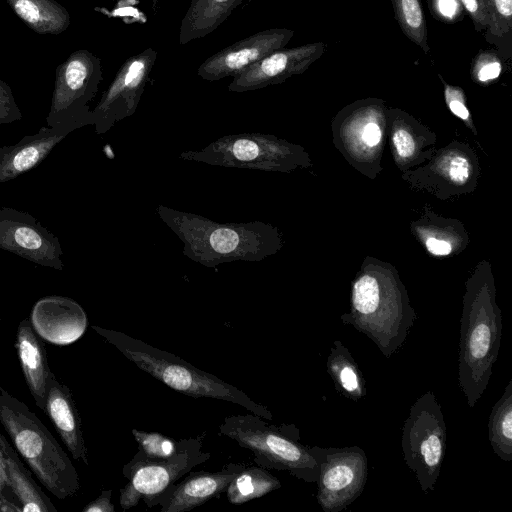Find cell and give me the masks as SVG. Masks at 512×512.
<instances>
[{
    "instance_id": "cell-9",
    "label": "cell",
    "mask_w": 512,
    "mask_h": 512,
    "mask_svg": "<svg viewBox=\"0 0 512 512\" xmlns=\"http://www.w3.org/2000/svg\"><path fill=\"white\" fill-rule=\"evenodd\" d=\"M386 110L382 100H359L343 108L332 121L336 148L351 166L371 179L383 170Z\"/></svg>"
},
{
    "instance_id": "cell-42",
    "label": "cell",
    "mask_w": 512,
    "mask_h": 512,
    "mask_svg": "<svg viewBox=\"0 0 512 512\" xmlns=\"http://www.w3.org/2000/svg\"><path fill=\"white\" fill-rule=\"evenodd\" d=\"M1 323H2V319H1V317H0V328H1Z\"/></svg>"
},
{
    "instance_id": "cell-16",
    "label": "cell",
    "mask_w": 512,
    "mask_h": 512,
    "mask_svg": "<svg viewBox=\"0 0 512 512\" xmlns=\"http://www.w3.org/2000/svg\"><path fill=\"white\" fill-rule=\"evenodd\" d=\"M293 35L294 31L285 28L259 31L210 56L200 65L197 75L207 81L234 77L266 55L284 48Z\"/></svg>"
},
{
    "instance_id": "cell-37",
    "label": "cell",
    "mask_w": 512,
    "mask_h": 512,
    "mask_svg": "<svg viewBox=\"0 0 512 512\" xmlns=\"http://www.w3.org/2000/svg\"><path fill=\"white\" fill-rule=\"evenodd\" d=\"M430 10L441 21L455 22L464 12L460 0H430Z\"/></svg>"
},
{
    "instance_id": "cell-4",
    "label": "cell",
    "mask_w": 512,
    "mask_h": 512,
    "mask_svg": "<svg viewBox=\"0 0 512 512\" xmlns=\"http://www.w3.org/2000/svg\"><path fill=\"white\" fill-rule=\"evenodd\" d=\"M92 329L139 369L173 390L194 398L204 397L231 402L264 419H273L267 406L256 403L237 387L170 352L120 331L96 325H93Z\"/></svg>"
},
{
    "instance_id": "cell-18",
    "label": "cell",
    "mask_w": 512,
    "mask_h": 512,
    "mask_svg": "<svg viewBox=\"0 0 512 512\" xmlns=\"http://www.w3.org/2000/svg\"><path fill=\"white\" fill-rule=\"evenodd\" d=\"M244 468L242 463H229L215 472L190 471L186 478L178 480L159 496L154 506L159 505L161 512L190 511L212 498H218Z\"/></svg>"
},
{
    "instance_id": "cell-30",
    "label": "cell",
    "mask_w": 512,
    "mask_h": 512,
    "mask_svg": "<svg viewBox=\"0 0 512 512\" xmlns=\"http://www.w3.org/2000/svg\"><path fill=\"white\" fill-rule=\"evenodd\" d=\"M281 483L263 467H245L227 487V499L231 504L240 505L255 498H260L271 491L279 489Z\"/></svg>"
},
{
    "instance_id": "cell-5",
    "label": "cell",
    "mask_w": 512,
    "mask_h": 512,
    "mask_svg": "<svg viewBox=\"0 0 512 512\" xmlns=\"http://www.w3.org/2000/svg\"><path fill=\"white\" fill-rule=\"evenodd\" d=\"M0 423L41 484L64 500L80 489V478L58 441L18 398L0 386Z\"/></svg>"
},
{
    "instance_id": "cell-15",
    "label": "cell",
    "mask_w": 512,
    "mask_h": 512,
    "mask_svg": "<svg viewBox=\"0 0 512 512\" xmlns=\"http://www.w3.org/2000/svg\"><path fill=\"white\" fill-rule=\"evenodd\" d=\"M0 248L43 267L64 269L58 237L25 211L0 207Z\"/></svg>"
},
{
    "instance_id": "cell-39",
    "label": "cell",
    "mask_w": 512,
    "mask_h": 512,
    "mask_svg": "<svg viewBox=\"0 0 512 512\" xmlns=\"http://www.w3.org/2000/svg\"><path fill=\"white\" fill-rule=\"evenodd\" d=\"M112 490H103L101 494L93 501L88 503L83 512H114L115 507L111 503Z\"/></svg>"
},
{
    "instance_id": "cell-22",
    "label": "cell",
    "mask_w": 512,
    "mask_h": 512,
    "mask_svg": "<svg viewBox=\"0 0 512 512\" xmlns=\"http://www.w3.org/2000/svg\"><path fill=\"white\" fill-rule=\"evenodd\" d=\"M45 414L49 416L73 459L88 465L80 414L71 390L58 381L55 374L50 379Z\"/></svg>"
},
{
    "instance_id": "cell-36",
    "label": "cell",
    "mask_w": 512,
    "mask_h": 512,
    "mask_svg": "<svg viewBox=\"0 0 512 512\" xmlns=\"http://www.w3.org/2000/svg\"><path fill=\"white\" fill-rule=\"evenodd\" d=\"M22 119L10 88L0 81V124H10Z\"/></svg>"
},
{
    "instance_id": "cell-3",
    "label": "cell",
    "mask_w": 512,
    "mask_h": 512,
    "mask_svg": "<svg viewBox=\"0 0 512 512\" xmlns=\"http://www.w3.org/2000/svg\"><path fill=\"white\" fill-rule=\"evenodd\" d=\"M502 328L491 266L482 261L465 283L460 319L458 383L470 408L488 387Z\"/></svg>"
},
{
    "instance_id": "cell-40",
    "label": "cell",
    "mask_w": 512,
    "mask_h": 512,
    "mask_svg": "<svg viewBox=\"0 0 512 512\" xmlns=\"http://www.w3.org/2000/svg\"><path fill=\"white\" fill-rule=\"evenodd\" d=\"M0 498L10 500V501L20 505L19 500L15 496L14 492L12 491V489L8 483L4 468L2 466L1 459H0Z\"/></svg>"
},
{
    "instance_id": "cell-1",
    "label": "cell",
    "mask_w": 512,
    "mask_h": 512,
    "mask_svg": "<svg viewBox=\"0 0 512 512\" xmlns=\"http://www.w3.org/2000/svg\"><path fill=\"white\" fill-rule=\"evenodd\" d=\"M340 319L389 359L403 346L417 313L395 267L367 257L351 282L350 309Z\"/></svg>"
},
{
    "instance_id": "cell-32",
    "label": "cell",
    "mask_w": 512,
    "mask_h": 512,
    "mask_svg": "<svg viewBox=\"0 0 512 512\" xmlns=\"http://www.w3.org/2000/svg\"><path fill=\"white\" fill-rule=\"evenodd\" d=\"M132 434L139 445V451L154 459H166L173 456L179 451L183 443V439L176 441L159 432L132 429Z\"/></svg>"
},
{
    "instance_id": "cell-14",
    "label": "cell",
    "mask_w": 512,
    "mask_h": 512,
    "mask_svg": "<svg viewBox=\"0 0 512 512\" xmlns=\"http://www.w3.org/2000/svg\"><path fill=\"white\" fill-rule=\"evenodd\" d=\"M156 59V50L146 48L123 63L92 110V125L97 134L108 132L135 113Z\"/></svg>"
},
{
    "instance_id": "cell-11",
    "label": "cell",
    "mask_w": 512,
    "mask_h": 512,
    "mask_svg": "<svg viewBox=\"0 0 512 512\" xmlns=\"http://www.w3.org/2000/svg\"><path fill=\"white\" fill-rule=\"evenodd\" d=\"M102 80L101 62L88 51L72 54L58 70L47 126L77 122L92 125L89 103Z\"/></svg>"
},
{
    "instance_id": "cell-8",
    "label": "cell",
    "mask_w": 512,
    "mask_h": 512,
    "mask_svg": "<svg viewBox=\"0 0 512 512\" xmlns=\"http://www.w3.org/2000/svg\"><path fill=\"white\" fill-rule=\"evenodd\" d=\"M401 447L408 468L423 492L434 490L447 448V428L441 405L432 391L410 407L402 427Z\"/></svg>"
},
{
    "instance_id": "cell-29",
    "label": "cell",
    "mask_w": 512,
    "mask_h": 512,
    "mask_svg": "<svg viewBox=\"0 0 512 512\" xmlns=\"http://www.w3.org/2000/svg\"><path fill=\"white\" fill-rule=\"evenodd\" d=\"M488 439L494 453L503 461H512V380L494 404L488 419Z\"/></svg>"
},
{
    "instance_id": "cell-19",
    "label": "cell",
    "mask_w": 512,
    "mask_h": 512,
    "mask_svg": "<svg viewBox=\"0 0 512 512\" xmlns=\"http://www.w3.org/2000/svg\"><path fill=\"white\" fill-rule=\"evenodd\" d=\"M386 134L393 160L401 172L421 166L436 151L434 132L398 108L386 110Z\"/></svg>"
},
{
    "instance_id": "cell-21",
    "label": "cell",
    "mask_w": 512,
    "mask_h": 512,
    "mask_svg": "<svg viewBox=\"0 0 512 512\" xmlns=\"http://www.w3.org/2000/svg\"><path fill=\"white\" fill-rule=\"evenodd\" d=\"M84 127L77 122L43 126L16 144L0 147V184L11 181L39 165L69 133Z\"/></svg>"
},
{
    "instance_id": "cell-23",
    "label": "cell",
    "mask_w": 512,
    "mask_h": 512,
    "mask_svg": "<svg viewBox=\"0 0 512 512\" xmlns=\"http://www.w3.org/2000/svg\"><path fill=\"white\" fill-rule=\"evenodd\" d=\"M15 348L29 391L37 407L45 413L49 383L54 373L49 367L42 338L28 318L18 325Z\"/></svg>"
},
{
    "instance_id": "cell-17",
    "label": "cell",
    "mask_w": 512,
    "mask_h": 512,
    "mask_svg": "<svg viewBox=\"0 0 512 512\" xmlns=\"http://www.w3.org/2000/svg\"><path fill=\"white\" fill-rule=\"evenodd\" d=\"M324 51L322 42L276 50L234 76L228 91L247 92L282 83L293 75L304 73Z\"/></svg>"
},
{
    "instance_id": "cell-38",
    "label": "cell",
    "mask_w": 512,
    "mask_h": 512,
    "mask_svg": "<svg viewBox=\"0 0 512 512\" xmlns=\"http://www.w3.org/2000/svg\"><path fill=\"white\" fill-rule=\"evenodd\" d=\"M460 2L477 30L488 28L489 14L484 0H460Z\"/></svg>"
},
{
    "instance_id": "cell-12",
    "label": "cell",
    "mask_w": 512,
    "mask_h": 512,
    "mask_svg": "<svg viewBox=\"0 0 512 512\" xmlns=\"http://www.w3.org/2000/svg\"><path fill=\"white\" fill-rule=\"evenodd\" d=\"M479 176L480 164L474 150L454 140L436 150L425 165L403 172L401 178L413 189L444 200L472 192Z\"/></svg>"
},
{
    "instance_id": "cell-20",
    "label": "cell",
    "mask_w": 512,
    "mask_h": 512,
    "mask_svg": "<svg viewBox=\"0 0 512 512\" xmlns=\"http://www.w3.org/2000/svg\"><path fill=\"white\" fill-rule=\"evenodd\" d=\"M30 321L37 334L55 345H68L78 340L88 325L84 309L73 299L49 296L32 308Z\"/></svg>"
},
{
    "instance_id": "cell-27",
    "label": "cell",
    "mask_w": 512,
    "mask_h": 512,
    "mask_svg": "<svg viewBox=\"0 0 512 512\" xmlns=\"http://www.w3.org/2000/svg\"><path fill=\"white\" fill-rule=\"evenodd\" d=\"M326 368L339 394L355 402L366 396L363 374L342 341L335 340L330 347Z\"/></svg>"
},
{
    "instance_id": "cell-13",
    "label": "cell",
    "mask_w": 512,
    "mask_h": 512,
    "mask_svg": "<svg viewBox=\"0 0 512 512\" xmlns=\"http://www.w3.org/2000/svg\"><path fill=\"white\" fill-rule=\"evenodd\" d=\"M319 464L316 498L324 512H341L363 492L368 459L359 446L311 447Z\"/></svg>"
},
{
    "instance_id": "cell-6",
    "label": "cell",
    "mask_w": 512,
    "mask_h": 512,
    "mask_svg": "<svg viewBox=\"0 0 512 512\" xmlns=\"http://www.w3.org/2000/svg\"><path fill=\"white\" fill-rule=\"evenodd\" d=\"M219 434L252 451L260 467L287 471L309 483L318 479V461L311 447L300 443L299 430L293 424H269L253 413L231 415L223 419Z\"/></svg>"
},
{
    "instance_id": "cell-26",
    "label": "cell",
    "mask_w": 512,
    "mask_h": 512,
    "mask_svg": "<svg viewBox=\"0 0 512 512\" xmlns=\"http://www.w3.org/2000/svg\"><path fill=\"white\" fill-rule=\"evenodd\" d=\"M244 0H190L179 29L184 45L215 31Z\"/></svg>"
},
{
    "instance_id": "cell-41",
    "label": "cell",
    "mask_w": 512,
    "mask_h": 512,
    "mask_svg": "<svg viewBox=\"0 0 512 512\" xmlns=\"http://www.w3.org/2000/svg\"><path fill=\"white\" fill-rule=\"evenodd\" d=\"M0 512H22V508L10 500L0 498Z\"/></svg>"
},
{
    "instance_id": "cell-25",
    "label": "cell",
    "mask_w": 512,
    "mask_h": 512,
    "mask_svg": "<svg viewBox=\"0 0 512 512\" xmlns=\"http://www.w3.org/2000/svg\"><path fill=\"white\" fill-rule=\"evenodd\" d=\"M0 459L8 483L20 502L22 512H57L50 498L35 482L31 472L1 433Z\"/></svg>"
},
{
    "instance_id": "cell-10",
    "label": "cell",
    "mask_w": 512,
    "mask_h": 512,
    "mask_svg": "<svg viewBox=\"0 0 512 512\" xmlns=\"http://www.w3.org/2000/svg\"><path fill=\"white\" fill-rule=\"evenodd\" d=\"M203 439L204 435L183 439L179 451L166 459L149 458L138 450L123 467L128 482L120 490L121 508L130 509L140 500L153 507L156 499L182 476L210 459L211 454L202 450Z\"/></svg>"
},
{
    "instance_id": "cell-24",
    "label": "cell",
    "mask_w": 512,
    "mask_h": 512,
    "mask_svg": "<svg viewBox=\"0 0 512 512\" xmlns=\"http://www.w3.org/2000/svg\"><path fill=\"white\" fill-rule=\"evenodd\" d=\"M410 229L425 250L435 257L457 255L469 243V236L462 222L444 218L428 205L420 218L411 222Z\"/></svg>"
},
{
    "instance_id": "cell-34",
    "label": "cell",
    "mask_w": 512,
    "mask_h": 512,
    "mask_svg": "<svg viewBox=\"0 0 512 512\" xmlns=\"http://www.w3.org/2000/svg\"><path fill=\"white\" fill-rule=\"evenodd\" d=\"M488 14V32L496 38L508 34L512 28V0H484Z\"/></svg>"
},
{
    "instance_id": "cell-28",
    "label": "cell",
    "mask_w": 512,
    "mask_h": 512,
    "mask_svg": "<svg viewBox=\"0 0 512 512\" xmlns=\"http://www.w3.org/2000/svg\"><path fill=\"white\" fill-rule=\"evenodd\" d=\"M15 13L38 33H59L68 23L65 9L52 0H7Z\"/></svg>"
},
{
    "instance_id": "cell-31",
    "label": "cell",
    "mask_w": 512,
    "mask_h": 512,
    "mask_svg": "<svg viewBox=\"0 0 512 512\" xmlns=\"http://www.w3.org/2000/svg\"><path fill=\"white\" fill-rule=\"evenodd\" d=\"M392 4L403 33L428 53L427 25L420 0H392Z\"/></svg>"
},
{
    "instance_id": "cell-35",
    "label": "cell",
    "mask_w": 512,
    "mask_h": 512,
    "mask_svg": "<svg viewBox=\"0 0 512 512\" xmlns=\"http://www.w3.org/2000/svg\"><path fill=\"white\" fill-rule=\"evenodd\" d=\"M444 85V98L447 108L451 113L462 120L465 125L476 135V129L471 113L466 104V96L462 88L446 83L439 75Z\"/></svg>"
},
{
    "instance_id": "cell-2",
    "label": "cell",
    "mask_w": 512,
    "mask_h": 512,
    "mask_svg": "<svg viewBox=\"0 0 512 512\" xmlns=\"http://www.w3.org/2000/svg\"><path fill=\"white\" fill-rule=\"evenodd\" d=\"M156 213L183 243V254L207 268L258 262L284 245L279 229L260 220L221 223L202 215L158 205Z\"/></svg>"
},
{
    "instance_id": "cell-7",
    "label": "cell",
    "mask_w": 512,
    "mask_h": 512,
    "mask_svg": "<svg viewBox=\"0 0 512 512\" xmlns=\"http://www.w3.org/2000/svg\"><path fill=\"white\" fill-rule=\"evenodd\" d=\"M179 158L212 166L282 173L312 165L304 147L260 132L225 135L200 150L184 151Z\"/></svg>"
},
{
    "instance_id": "cell-33",
    "label": "cell",
    "mask_w": 512,
    "mask_h": 512,
    "mask_svg": "<svg viewBox=\"0 0 512 512\" xmlns=\"http://www.w3.org/2000/svg\"><path fill=\"white\" fill-rule=\"evenodd\" d=\"M501 72V59L496 52L491 50L480 51L471 67L472 79L481 85H488L496 81Z\"/></svg>"
}]
</instances>
